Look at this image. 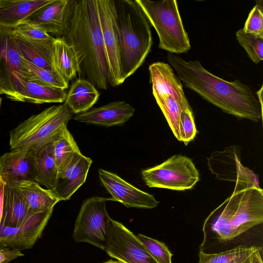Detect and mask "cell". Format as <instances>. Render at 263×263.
Listing matches in <instances>:
<instances>
[{
	"label": "cell",
	"instance_id": "cell-1",
	"mask_svg": "<svg viewBox=\"0 0 263 263\" xmlns=\"http://www.w3.org/2000/svg\"><path fill=\"white\" fill-rule=\"evenodd\" d=\"M263 191L260 187L234 189L232 194L205 219L199 251L223 252L241 246L258 247L262 240ZM261 248V247H260Z\"/></svg>",
	"mask_w": 263,
	"mask_h": 263
},
{
	"label": "cell",
	"instance_id": "cell-2",
	"mask_svg": "<svg viewBox=\"0 0 263 263\" xmlns=\"http://www.w3.org/2000/svg\"><path fill=\"white\" fill-rule=\"evenodd\" d=\"M76 54L79 78L107 90L111 86L97 0H71L62 36Z\"/></svg>",
	"mask_w": 263,
	"mask_h": 263
},
{
	"label": "cell",
	"instance_id": "cell-3",
	"mask_svg": "<svg viewBox=\"0 0 263 263\" xmlns=\"http://www.w3.org/2000/svg\"><path fill=\"white\" fill-rule=\"evenodd\" d=\"M167 60L185 87L223 112L254 122L262 119V106L249 86L239 80L230 82L216 77L197 60L187 61L168 52Z\"/></svg>",
	"mask_w": 263,
	"mask_h": 263
},
{
	"label": "cell",
	"instance_id": "cell-4",
	"mask_svg": "<svg viewBox=\"0 0 263 263\" xmlns=\"http://www.w3.org/2000/svg\"><path fill=\"white\" fill-rule=\"evenodd\" d=\"M120 36V60L123 82L143 64L151 51L150 24L136 0H114Z\"/></svg>",
	"mask_w": 263,
	"mask_h": 263
},
{
	"label": "cell",
	"instance_id": "cell-5",
	"mask_svg": "<svg viewBox=\"0 0 263 263\" xmlns=\"http://www.w3.org/2000/svg\"><path fill=\"white\" fill-rule=\"evenodd\" d=\"M73 115L64 102L31 116L10 132V149L34 148L53 141L67 127Z\"/></svg>",
	"mask_w": 263,
	"mask_h": 263
},
{
	"label": "cell",
	"instance_id": "cell-6",
	"mask_svg": "<svg viewBox=\"0 0 263 263\" xmlns=\"http://www.w3.org/2000/svg\"><path fill=\"white\" fill-rule=\"evenodd\" d=\"M136 1L157 32L160 49L176 54L191 49L176 0Z\"/></svg>",
	"mask_w": 263,
	"mask_h": 263
},
{
	"label": "cell",
	"instance_id": "cell-7",
	"mask_svg": "<svg viewBox=\"0 0 263 263\" xmlns=\"http://www.w3.org/2000/svg\"><path fill=\"white\" fill-rule=\"evenodd\" d=\"M110 198L93 196L82 203L76 218L72 237L104 250L108 239L111 218L106 209Z\"/></svg>",
	"mask_w": 263,
	"mask_h": 263
},
{
	"label": "cell",
	"instance_id": "cell-8",
	"mask_svg": "<svg viewBox=\"0 0 263 263\" xmlns=\"http://www.w3.org/2000/svg\"><path fill=\"white\" fill-rule=\"evenodd\" d=\"M145 184L149 187L176 191L192 189L199 180V173L187 157L175 155L159 165L141 172Z\"/></svg>",
	"mask_w": 263,
	"mask_h": 263
},
{
	"label": "cell",
	"instance_id": "cell-9",
	"mask_svg": "<svg viewBox=\"0 0 263 263\" xmlns=\"http://www.w3.org/2000/svg\"><path fill=\"white\" fill-rule=\"evenodd\" d=\"M207 160L209 169L216 179L235 182V186L240 189L260 187L256 174L241 163L239 146L231 145L223 151H216Z\"/></svg>",
	"mask_w": 263,
	"mask_h": 263
},
{
	"label": "cell",
	"instance_id": "cell-10",
	"mask_svg": "<svg viewBox=\"0 0 263 263\" xmlns=\"http://www.w3.org/2000/svg\"><path fill=\"white\" fill-rule=\"evenodd\" d=\"M104 251L111 257L124 263H157L137 236L112 219Z\"/></svg>",
	"mask_w": 263,
	"mask_h": 263
},
{
	"label": "cell",
	"instance_id": "cell-11",
	"mask_svg": "<svg viewBox=\"0 0 263 263\" xmlns=\"http://www.w3.org/2000/svg\"><path fill=\"white\" fill-rule=\"evenodd\" d=\"M100 26L107 57L111 86L122 84L120 60V36L117 23L114 0H97Z\"/></svg>",
	"mask_w": 263,
	"mask_h": 263
},
{
	"label": "cell",
	"instance_id": "cell-12",
	"mask_svg": "<svg viewBox=\"0 0 263 263\" xmlns=\"http://www.w3.org/2000/svg\"><path fill=\"white\" fill-rule=\"evenodd\" d=\"M53 208L39 213L30 212L17 228L0 224V243L21 251L33 246L50 219Z\"/></svg>",
	"mask_w": 263,
	"mask_h": 263
},
{
	"label": "cell",
	"instance_id": "cell-13",
	"mask_svg": "<svg viewBox=\"0 0 263 263\" xmlns=\"http://www.w3.org/2000/svg\"><path fill=\"white\" fill-rule=\"evenodd\" d=\"M100 180L111 195L110 200L118 201L127 208L153 209L158 201L153 195L126 182L117 174L103 169L98 171Z\"/></svg>",
	"mask_w": 263,
	"mask_h": 263
},
{
	"label": "cell",
	"instance_id": "cell-14",
	"mask_svg": "<svg viewBox=\"0 0 263 263\" xmlns=\"http://www.w3.org/2000/svg\"><path fill=\"white\" fill-rule=\"evenodd\" d=\"M0 176L5 183L35 181L34 149L20 147L0 157Z\"/></svg>",
	"mask_w": 263,
	"mask_h": 263
},
{
	"label": "cell",
	"instance_id": "cell-15",
	"mask_svg": "<svg viewBox=\"0 0 263 263\" xmlns=\"http://www.w3.org/2000/svg\"><path fill=\"white\" fill-rule=\"evenodd\" d=\"M22 57L14 41V30L0 29V85L11 100L15 92L14 73L23 71Z\"/></svg>",
	"mask_w": 263,
	"mask_h": 263
},
{
	"label": "cell",
	"instance_id": "cell-16",
	"mask_svg": "<svg viewBox=\"0 0 263 263\" xmlns=\"http://www.w3.org/2000/svg\"><path fill=\"white\" fill-rule=\"evenodd\" d=\"M150 83L155 98L170 96L180 105L183 110L192 111L184 94L182 84L170 64L157 62L149 66Z\"/></svg>",
	"mask_w": 263,
	"mask_h": 263
},
{
	"label": "cell",
	"instance_id": "cell-17",
	"mask_svg": "<svg viewBox=\"0 0 263 263\" xmlns=\"http://www.w3.org/2000/svg\"><path fill=\"white\" fill-rule=\"evenodd\" d=\"M92 160L81 152L76 153L68 165L58 172L52 191L60 201L69 200L86 181Z\"/></svg>",
	"mask_w": 263,
	"mask_h": 263
},
{
	"label": "cell",
	"instance_id": "cell-18",
	"mask_svg": "<svg viewBox=\"0 0 263 263\" xmlns=\"http://www.w3.org/2000/svg\"><path fill=\"white\" fill-rule=\"evenodd\" d=\"M135 109L124 101L110 102L76 114L72 119L80 122L104 127L121 125L134 115Z\"/></svg>",
	"mask_w": 263,
	"mask_h": 263
},
{
	"label": "cell",
	"instance_id": "cell-19",
	"mask_svg": "<svg viewBox=\"0 0 263 263\" xmlns=\"http://www.w3.org/2000/svg\"><path fill=\"white\" fill-rule=\"evenodd\" d=\"M15 92L11 100L34 104L63 103L66 92L65 89L42 85L29 81L14 73Z\"/></svg>",
	"mask_w": 263,
	"mask_h": 263
},
{
	"label": "cell",
	"instance_id": "cell-20",
	"mask_svg": "<svg viewBox=\"0 0 263 263\" xmlns=\"http://www.w3.org/2000/svg\"><path fill=\"white\" fill-rule=\"evenodd\" d=\"M71 0H54L29 16L25 22L47 33L61 37L65 27Z\"/></svg>",
	"mask_w": 263,
	"mask_h": 263
},
{
	"label": "cell",
	"instance_id": "cell-21",
	"mask_svg": "<svg viewBox=\"0 0 263 263\" xmlns=\"http://www.w3.org/2000/svg\"><path fill=\"white\" fill-rule=\"evenodd\" d=\"M54 0H0V29L14 30Z\"/></svg>",
	"mask_w": 263,
	"mask_h": 263
},
{
	"label": "cell",
	"instance_id": "cell-22",
	"mask_svg": "<svg viewBox=\"0 0 263 263\" xmlns=\"http://www.w3.org/2000/svg\"><path fill=\"white\" fill-rule=\"evenodd\" d=\"M14 39L22 58L39 67L53 70L51 60L55 37L46 41L30 40L16 34L14 31Z\"/></svg>",
	"mask_w": 263,
	"mask_h": 263
},
{
	"label": "cell",
	"instance_id": "cell-23",
	"mask_svg": "<svg viewBox=\"0 0 263 263\" xmlns=\"http://www.w3.org/2000/svg\"><path fill=\"white\" fill-rule=\"evenodd\" d=\"M18 183H6L3 217L1 224L17 228L30 211L26 202L18 187Z\"/></svg>",
	"mask_w": 263,
	"mask_h": 263
},
{
	"label": "cell",
	"instance_id": "cell-24",
	"mask_svg": "<svg viewBox=\"0 0 263 263\" xmlns=\"http://www.w3.org/2000/svg\"><path fill=\"white\" fill-rule=\"evenodd\" d=\"M34 149L35 181L53 191L58 177V170L53 155V141Z\"/></svg>",
	"mask_w": 263,
	"mask_h": 263
},
{
	"label": "cell",
	"instance_id": "cell-25",
	"mask_svg": "<svg viewBox=\"0 0 263 263\" xmlns=\"http://www.w3.org/2000/svg\"><path fill=\"white\" fill-rule=\"evenodd\" d=\"M51 63L53 70L68 83L78 74L79 66L73 49L62 37L55 38Z\"/></svg>",
	"mask_w": 263,
	"mask_h": 263
},
{
	"label": "cell",
	"instance_id": "cell-26",
	"mask_svg": "<svg viewBox=\"0 0 263 263\" xmlns=\"http://www.w3.org/2000/svg\"><path fill=\"white\" fill-rule=\"evenodd\" d=\"M100 93L87 80L79 78L71 85L64 101L74 114L86 111L97 102Z\"/></svg>",
	"mask_w": 263,
	"mask_h": 263
},
{
	"label": "cell",
	"instance_id": "cell-27",
	"mask_svg": "<svg viewBox=\"0 0 263 263\" xmlns=\"http://www.w3.org/2000/svg\"><path fill=\"white\" fill-rule=\"evenodd\" d=\"M17 184L30 212L39 213L51 209L60 201L52 191L43 188L35 181H22Z\"/></svg>",
	"mask_w": 263,
	"mask_h": 263
},
{
	"label": "cell",
	"instance_id": "cell-28",
	"mask_svg": "<svg viewBox=\"0 0 263 263\" xmlns=\"http://www.w3.org/2000/svg\"><path fill=\"white\" fill-rule=\"evenodd\" d=\"M258 250H262V248L241 245L217 253L199 251L198 263H250L252 255Z\"/></svg>",
	"mask_w": 263,
	"mask_h": 263
},
{
	"label": "cell",
	"instance_id": "cell-29",
	"mask_svg": "<svg viewBox=\"0 0 263 263\" xmlns=\"http://www.w3.org/2000/svg\"><path fill=\"white\" fill-rule=\"evenodd\" d=\"M23 71L19 73L25 79L44 86L65 89L68 83L53 70L45 69L22 58Z\"/></svg>",
	"mask_w": 263,
	"mask_h": 263
},
{
	"label": "cell",
	"instance_id": "cell-30",
	"mask_svg": "<svg viewBox=\"0 0 263 263\" xmlns=\"http://www.w3.org/2000/svg\"><path fill=\"white\" fill-rule=\"evenodd\" d=\"M53 151L58 173L68 165L76 153L81 152L67 127L53 141Z\"/></svg>",
	"mask_w": 263,
	"mask_h": 263
},
{
	"label": "cell",
	"instance_id": "cell-31",
	"mask_svg": "<svg viewBox=\"0 0 263 263\" xmlns=\"http://www.w3.org/2000/svg\"><path fill=\"white\" fill-rule=\"evenodd\" d=\"M155 98L174 136L177 140L180 141L179 125L180 115L183 110L181 107L170 96Z\"/></svg>",
	"mask_w": 263,
	"mask_h": 263
},
{
	"label": "cell",
	"instance_id": "cell-32",
	"mask_svg": "<svg viewBox=\"0 0 263 263\" xmlns=\"http://www.w3.org/2000/svg\"><path fill=\"white\" fill-rule=\"evenodd\" d=\"M236 39L246 51L250 59L257 64L263 59V39L244 32L242 28L236 32Z\"/></svg>",
	"mask_w": 263,
	"mask_h": 263
},
{
	"label": "cell",
	"instance_id": "cell-33",
	"mask_svg": "<svg viewBox=\"0 0 263 263\" xmlns=\"http://www.w3.org/2000/svg\"><path fill=\"white\" fill-rule=\"evenodd\" d=\"M137 237L157 263H172L173 254L164 242L141 234Z\"/></svg>",
	"mask_w": 263,
	"mask_h": 263
},
{
	"label": "cell",
	"instance_id": "cell-34",
	"mask_svg": "<svg viewBox=\"0 0 263 263\" xmlns=\"http://www.w3.org/2000/svg\"><path fill=\"white\" fill-rule=\"evenodd\" d=\"M256 4L248 15L244 27V32L263 39V4L262 1H256Z\"/></svg>",
	"mask_w": 263,
	"mask_h": 263
},
{
	"label": "cell",
	"instance_id": "cell-35",
	"mask_svg": "<svg viewBox=\"0 0 263 263\" xmlns=\"http://www.w3.org/2000/svg\"><path fill=\"white\" fill-rule=\"evenodd\" d=\"M180 141L185 145L193 140L196 134L193 112L189 110H182L180 115Z\"/></svg>",
	"mask_w": 263,
	"mask_h": 263
},
{
	"label": "cell",
	"instance_id": "cell-36",
	"mask_svg": "<svg viewBox=\"0 0 263 263\" xmlns=\"http://www.w3.org/2000/svg\"><path fill=\"white\" fill-rule=\"evenodd\" d=\"M14 32L25 38L34 40H51L54 37L36 26L24 22L14 29Z\"/></svg>",
	"mask_w": 263,
	"mask_h": 263
},
{
	"label": "cell",
	"instance_id": "cell-37",
	"mask_svg": "<svg viewBox=\"0 0 263 263\" xmlns=\"http://www.w3.org/2000/svg\"><path fill=\"white\" fill-rule=\"evenodd\" d=\"M21 250L15 248H3L0 249V263H8L10 261L22 256Z\"/></svg>",
	"mask_w": 263,
	"mask_h": 263
},
{
	"label": "cell",
	"instance_id": "cell-38",
	"mask_svg": "<svg viewBox=\"0 0 263 263\" xmlns=\"http://www.w3.org/2000/svg\"><path fill=\"white\" fill-rule=\"evenodd\" d=\"M6 183L0 176V224L3 217V204H4V189Z\"/></svg>",
	"mask_w": 263,
	"mask_h": 263
},
{
	"label": "cell",
	"instance_id": "cell-39",
	"mask_svg": "<svg viewBox=\"0 0 263 263\" xmlns=\"http://www.w3.org/2000/svg\"><path fill=\"white\" fill-rule=\"evenodd\" d=\"M262 250L255 251L251 256L250 263H263L262 259Z\"/></svg>",
	"mask_w": 263,
	"mask_h": 263
},
{
	"label": "cell",
	"instance_id": "cell-40",
	"mask_svg": "<svg viewBox=\"0 0 263 263\" xmlns=\"http://www.w3.org/2000/svg\"><path fill=\"white\" fill-rule=\"evenodd\" d=\"M262 86L259 90L255 92L256 97L261 105L262 106Z\"/></svg>",
	"mask_w": 263,
	"mask_h": 263
},
{
	"label": "cell",
	"instance_id": "cell-41",
	"mask_svg": "<svg viewBox=\"0 0 263 263\" xmlns=\"http://www.w3.org/2000/svg\"><path fill=\"white\" fill-rule=\"evenodd\" d=\"M103 263H124V262L121 261L119 260H114L111 259V260H108L106 262H104Z\"/></svg>",
	"mask_w": 263,
	"mask_h": 263
},
{
	"label": "cell",
	"instance_id": "cell-42",
	"mask_svg": "<svg viewBox=\"0 0 263 263\" xmlns=\"http://www.w3.org/2000/svg\"><path fill=\"white\" fill-rule=\"evenodd\" d=\"M5 90H4V89L2 88V87L1 86V85H0V95H5Z\"/></svg>",
	"mask_w": 263,
	"mask_h": 263
},
{
	"label": "cell",
	"instance_id": "cell-43",
	"mask_svg": "<svg viewBox=\"0 0 263 263\" xmlns=\"http://www.w3.org/2000/svg\"><path fill=\"white\" fill-rule=\"evenodd\" d=\"M2 102V98L0 97V111H1V108Z\"/></svg>",
	"mask_w": 263,
	"mask_h": 263
}]
</instances>
